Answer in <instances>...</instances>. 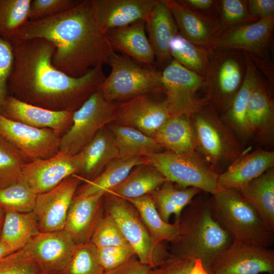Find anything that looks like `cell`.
<instances>
[{
    "label": "cell",
    "mask_w": 274,
    "mask_h": 274,
    "mask_svg": "<svg viewBox=\"0 0 274 274\" xmlns=\"http://www.w3.org/2000/svg\"><path fill=\"white\" fill-rule=\"evenodd\" d=\"M243 52L213 49L204 78L211 102L217 112L224 113L230 107L245 78Z\"/></svg>",
    "instance_id": "8"
},
{
    "label": "cell",
    "mask_w": 274,
    "mask_h": 274,
    "mask_svg": "<svg viewBox=\"0 0 274 274\" xmlns=\"http://www.w3.org/2000/svg\"><path fill=\"white\" fill-rule=\"evenodd\" d=\"M152 268L135 257L115 268L105 271L104 274H148Z\"/></svg>",
    "instance_id": "50"
},
{
    "label": "cell",
    "mask_w": 274,
    "mask_h": 274,
    "mask_svg": "<svg viewBox=\"0 0 274 274\" xmlns=\"http://www.w3.org/2000/svg\"><path fill=\"white\" fill-rule=\"evenodd\" d=\"M15 251L8 244L0 239V260Z\"/></svg>",
    "instance_id": "53"
},
{
    "label": "cell",
    "mask_w": 274,
    "mask_h": 274,
    "mask_svg": "<svg viewBox=\"0 0 274 274\" xmlns=\"http://www.w3.org/2000/svg\"><path fill=\"white\" fill-rule=\"evenodd\" d=\"M90 242L96 248L128 244L115 221L107 213L99 221Z\"/></svg>",
    "instance_id": "42"
},
{
    "label": "cell",
    "mask_w": 274,
    "mask_h": 274,
    "mask_svg": "<svg viewBox=\"0 0 274 274\" xmlns=\"http://www.w3.org/2000/svg\"><path fill=\"white\" fill-rule=\"evenodd\" d=\"M219 18L223 29L257 21L249 12L247 0L219 1Z\"/></svg>",
    "instance_id": "43"
},
{
    "label": "cell",
    "mask_w": 274,
    "mask_h": 274,
    "mask_svg": "<svg viewBox=\"0 0 274 274\" xmlns=\"http://www.w3.org/2000/svg\"><path fill=\"white\" fill-rule=\"evenodd\" d=\"M189 9L199 14L219 18V1L217 0H179Z\"/></svg>",
    "instance_id": "49"
},
{
    "label": "cell",
    "mask_w": 274,
    "mask_h": 274,
    "mask_svg": "<svg viewBox=\"0 0 274 274\" xmlns=\"http://www.w3.org/2000/svg\"><path fill=\"white\" fill-rule=\"evenodd\" d=\"M10 43L14 62L8 90L25 102L51 110L75 111L99 89L106 77L102 65L79 77L57 69L52 63L55 47L44 39Z\"/></svg>",
    "instance_id": "1"
},
{
    "label": "cell",
    "mask_w": 274,
    "mask_h": 274,
    "mask_svg": "<svg viewBox=\"0 0 274 274\" xmlns=\"http://www.w3.org/2000/svg\"><path fill=\"white\" fill-rule=\"evenodd\" d=\"M201 192L195 187L176 186L166 181L150 195L161 219L169 223L172 215L178 222L183 211Z\"/></svg>",
    "instance_id": "30"
},
{
    "label": "cell",
    "mask_w": 274,
    "mask_h": 274,
    "mask_svg": "<svg viewBox=\"0 0 274 274\" xmlns=\"http://www.w3.org/2000/svg\"><path fill=\"white\" fill-rule=\"evenodd\" d=\"M274 165V152L258 148L243 154L219 174L218 190L239 189Z\"/></svg>",
    "instance_id": "24"
},
{
    "label": "cell",
    "mask_w": 274,
    "mask_h": 274,
    "mask_svg": "<svg viewBox=\"0 0 274 274\" xmlns=\"http://www.w3.org/2000/svg\"><path fill=\"white\" fill-rule=\"evenodd\" d=\"M40 232L33 211L21 213L8 210L5 211L0 239L16 251L22 249Z\"/></svg>",
    "instance_id": "36"
},
{
    "label": "cell",
    "mask_w": 274,
    "mask_h": 274,
    "mask_svg": "<svg viewBox=\"0 0 274 274\" xmlns=\"http://www.w3.org/2000/svg\"><path fill=\"white\" fill-rule=\"evenodd\" d=\"M206 270L208 274H274V251L233 242Z\"/></svg>",
    "instance_id": "13"
},
{
    "label": "cell",
    "mask_w": 274,
    "mask_h": 274,
    "mask_svg": "<svg viewBox=\"0 0 274 274\" xmlns=\"http://www.w3.org/2000/svg\"><path fill=\"white\" fill-rule=\"evenodd\" d=\"M104 197L106 213L115 221L141 262L154 268L170 257L162 244L158 247L154 245L137 210L130 202L112 194L106 193Z\"/></svg>",
    "instance_id": "7"
},
{
    "label": "cell",
    "mask_w": 274,
    "mask_h": 274,
    "mask_svg": "<svg viewBox=\"0 0 274 274\" xmlns=\"http://www.w3.org/2000/svg\"><path fill=\"white\" fill-rule=\"evenodd\" d=\"M25 161L16 149L0 136V188L20 178Z\"/></svg>",
    "instance_id": "40"
},
{
    "label": "cell",
    "mask_w": 274,
    "mask_h": 274,
    "mask_svg": "<svg viewBox=\"0 0 274 274\" xmlns=\"http://www.w3.org/2000/svg\"><path fill=\"white\" fill-rule=\"evenodd\" d=\"M126 199L137 210L155 247L164 242L171 243L175 239L179 232V221L174 223L164 222L159 215L150 194Z\"/></svg>",
    "instance_id": "34"
},
{
    "label": "cell",
    "mask_w": 274,
    "mask_h": 274,
    "mask_svg": "<svg viewBox=\"0 0 274 274\" xmlns=\"http://www.w3.org/2000/svg\"><path fill=\"white\" fill-rule=\"evenodd\" d=\"M249 12L257 21L274 15L273 0H247Z\"/></svg>",
    "instance_id": "51"
},
{
    "label": "cell",
    "mask_w": 274,
    "mask_h": 274,
    "mask_svg": "<svg viewBox=\"0 0 274 274\" xmlns=\"http://www.w3.org/2000/svg\"><path fill=\"white\" fill-rule=\"evenodd\" d=\"M0 136L30 161L47 158L59 151L60 136L56 131L39 128L10 119L0 113Z\"/></svg>",
    "instance_id": "12"
},
{
    "label": "cell",
    "mask_w": 274,
    "mask_h": 274,
    "mask_svg": "<svg viewBox=\"0 0 274 274\" xmlns=\"http://www.w3.org/2000/svg\"><path fill=\"white\" fill-rule=\"evenodd\" d=\"M76 155L79 163L80 173L88 179L91 178V180L97 176L110 162L119 158L113 136L105 127L101 128Z\"/></svg>",
    "instance_id": "29"
},
{
    "label": "cell",
    "mask_w": 274,
    "mask_h": 274,
    "mask_svg": "<svg viewBox=\"0 0 274 274\" xmlns=\"http://www.w3.org/2000/svg\"><path fill=\"white\" fill-rule=\"evenodd\" d=\"M195 260L172 255L152 268L148 274H189Z\"/></svg>",
    "instance_id": "48"
},
{
    "label": "cell",
    "mask_w": 274,
    "mask_h": 274,
    "mask_svg": "<svg viewBox=\"0 0 274 274\" xmlns=\"http://www.w3.org/2000/svg\"><path fill=\"white\" fill-rule=\"evenodd\" d=\"M37 194L18 179L0 188V208L6 211L21 213L33 211Z\"/></svg>",
    "instance_id": "39"
},
{
    "label": "cell",
    "mask_w": 274,
    "mask_h": 274,
    "mask_svg": "<svg viewBox=\"0 0 274 274\" xmlns=\"http://www.w3.org/2000/svg\"><path fill=\"white\" fill-rule=\"evenodd\" d=\"M41 271L36 262L22 249L0 260V274H38Z\"/></svg>",
    "instance_id": "44"
},
{
    "label": "cell",
    "mask_w": 274,
    "mask_h": 274,
    "mask_svg": "<svg viewBox=\"0 0 274 274\" xmlns=\"http://www.w3.org/2000/svg\"><path fill=\"white\" fill-rule=\"evenodd\" d=\"M5 211L0 208V239L1 237L2 227L5 217Z\"/></svg>",
    "instance_id": "55"
},
{
    "label": "cell",
    "mask_w": 274,
    "mask_h": 274,
    "mask_svg": "<svg viewBox=\"0 0 274 274\" xmlns=\"http://www.w3.org/2000/svg\"><path fill=\"white\" fill-rule=\"evenodd\" d=\"M108 64L110 74L99 89L107 100L121 101L141 95L162 93L161 71L156 66L144 65L115 51Z\"/></svg>",
    "instance_id": "6"
},
{
    "label": "cell",
    "mask_w": 274,
    "mask_h": 274,
    "mask_svg": "<svg viewBox=\"0 0 274 274\" xmlns=\"http://www.w3.org/2000/svg\"><path fill=\"white\" fill-rule=\"evenodd\" d=\"M116 104L107 100L99 89L74 112L72 125L60 139L59 150L70 155L79 153L107 124L113 122Z\"/></svg>",
    "instance_id": "10"
},
{
    "label": "cell",
    "mask_w": 274,
    "mask_h": 274,
    "mask_svg": "<svg viewBox=\"0 0 274 274\" xmlns=\"http://www.w3.org/2000/svg\"><path fill=\"white\" fill-rule=\"evenodd\" d=\"M179 32L191 43L213 49L223 28L219 18L194 11L179 0H166Z\"/></svg>",
    "instance_id": "20"
},
{
    "label": "cell",
    "mask_w": 274,
    "mask_h": 274,
    "mask_svg": "<svg viewBox=\"0 0 274 274\" xmlns=\"http://www.w3.org/2000/svg\"><path fill=\"white\" fill-rule=\"evenodd\" d=\"M196 150L219 174L245 153L242 142L210 102L190 115Z\"/></svg>",
    "instance_id": "5"
},
{
    "label": "cell",
    "mask_w": 274,
    "mask_h": 274,
    "mask_svg": "<svg viewBox=\"0 0 274 274\" xmlns=\"http://www.w3.org/2000/svg\"><path fill=\"white\" fill-rule=\"evenodd\" d=\"M80 181V178L74 175L52 189L37 194L33 211L37 217L40 231L64 229L68 211Z\"/></svg>",
    "instance_id": "17"
},
{
    "label": "cell",
    "mask_w": 274,
    "mask_h": 274,
    "mask_svg": "<svg viewBox=\"0 0 274 274\" xmlns=\"http://www.w3.org/2000/svg\"><path fill=\"white\" fill-rule=\"evenodd\" d=\"M162 93L173 114L191 115L211 102L203 77L174 59L161 71Z\"/></svg>",
    "instance_id": "9"
},
{
    "label": "cell",
    "mask_w": 274,
    "mask_h": 274,
    "mask_svg": "<svg viewBox=\"0 0 274 274\" xmlns=\"http://www.w3.org/2000/svg\"><path fill=\"white\" fill-rule=\"evenodd\" d=\"M14 62L13 46L0 37V113L8 95V82Z\"/></svg>",
    "instance_id": "47"
},
{
    "label": "cell",
    "mask_w": 274,
    "mask_h": 274,
    "mask_svg": "<svg viewBox=\"0 0 274 274\" xmlns=\"http://www.w3.org/2000/svg\"><path fill=\"white\" fill-rule=\"evenodd\" d=\"M74 112L48 109L9 95L1 113L12 120L37 128L50 129L59 134L72 124Z\"/></svg>",
    "instance_id": "22"
},
{
    "label": "cell",
    "mask_w": 274,
    "mask_h": 274,
    "mask_svg": "<svg viewBox=\"0 0 274 274\" xmlns=\"http://www.w3.org/2000/svg\"><path fill=\"white\" fill-rule=\"evenodd\" d=\"M148 164L145 157L127 159L120 158L110 162L105 169L94 179L87 181L76 193L85 195L105 194L110 189L121 183L136 166Z\"/></svg>",
    "instance_id": "35"
},
{
    "label": "cell",
    "mask_w": 274,
    "mask_h": 274,
    "mask_svg": "<svg viewBox=\"0 0 274 274\" xmlns=\"http://www.w3.org/2000/svg\"><path fill=\"white\" fill-rule=\"evenodd\" d=\"M150 94L119 101L116 105L114 124L135 128L153 137L173 114L165 98L156 100Z\"/></svg>",
    "instance_id": "15"
},
{
    "label": "cell",
    "mask_w": 274,
    "mask_h": 274,
    "mask_svg": "<svg viewBox=\"0 0 274 274\" xmlns=\"http://www.w3.org/2000/svg\"><path fill=\"white\" fill-rule=\"evenodd\" d=\"M105 194H76L70 207L64 230L76 245L90 241L102 216V203Z\"/></svg>",
    "instance_id": "21"
},
{
    "label": "cell",
    "mask_w": 274,
    "mask_h": 274,
    "mask_svg": "<svg viewBox=\"0 0 274 274\" xmlns=\"http://www.w3.org/2000/svg\"><path fill=\"white\" fill-rule=\"evenodd\" d=\"M64 274H104L96 254V247L90 242L77 245Z\"/></svg>",
    "instance_id": "41"
},
{
    "label": "cell",
    "mask_w": 274,
    "mask_h": 274,
    "mask_svg": "<svg viewBox=\"0 0 274 274\" xmlns=\"http://www.w3.org/2000/svg\"><path fill=\"white\" fill-rule=\"evenodd\" d=\"M213 49L197 46L179 32L172 38L169 52L172 59L204 77Z\"/></svg>",
    "instance_id": "37"
},
{
    "label": "cell",
    "mask_w": 274,
    "mask_h": 274,
    "mask_svg": "<svg viewBox=\"0 0 274 274\" xmlns=\"http://www.w3.org/2000/svg\"><path fill=\"white\" fill-rule=\"evenodd\" d=\"M243 198L260 214L274 229V169L262 175L238 189Z\"/></svg>",
    "instance_id": "32"
},
{
    "label": "cell",
    "mask_w": 274,
    "mask_h": 274,
    "mask_svg": "<svg viewBox=\"0 0 274 274\" xmlns=\"http://www.w3.org/2000/svg\"><path fill=\"white\" fill-rule=\"evenodd\" d=\"M166 180L155 167L149 164L139 165L119 184L106 193L125 199L134 198L150 194Z\"/></svg>",
    "instance_id": "33"
},
{
    "label": "cell",
    "mask_w": 274,
    "mask_h": 274,
    "mask_svg": "<svg viewBox=\"0 0 274 274\" xmlns=\"http://www.w3.org/2000/svg\"><path fill=\"white\" fill-rule=\"evenodd\" d=\"M270 88L263 77L250 93L247 116L252 136L271 138L274 131V104Z\"/></svg>",
    "instance_id": "27"
},
{
    "label": "cell",
    "mask_w": 274,
    "mask_h": 274,
    "mask_svg": "<svg viewBox=\"0 0 274 274\" xmlns=\"http://www.w3.org/2000/svg\"><path fill=\"white\" fill-rule=\"evenodd\" d=\"M76 244L64 230L40 231L22 248L41 271H63Z\"/></svg>",
    "instance_id": "18"
},
{
    "label": "cell",
    "mask_w": 274,
    "mask_h": 274,
    "mask_svg": "<svg viewBox=\"0 0 274 274\" xmlns=\"http://www.w3.org/2000/svg\"><path fill=\"white\" fill-rule=\"evenodd\" d=\"M208 203L213 217L234 242L266 248L273 244L274 229L237 189L218 190Z\"/></svg>",
    "instance_id": "4"
},
{
    "label": "cell",
    "mask_w": 274,
    "mask_h": 274,
    "mask_svg": "<svg viewBox=\"0 0 274 274\" xmlns=\"http://www.w3.org/2000/svg\"><path fill=\"white\" fill-rule=\"evenodd\" d=\"M32 0H0V37L9 40L29 19Z\"/></svg>",
    "instance_id": "38"
},
{
    "label": "cell",
    "mask_w": 274,
    "mask_h": 274,
    "mask_svg": "<svg viewBox=\"0 0 274 274\" xmlns=\"http://www.w3.org/2000/svg\"><path fill=\"white\" fill-rule=\"evenodd\" d=\"M148 164L157 169L166 181L184 187H195L215 193L218 190L219 174L200 157L169 152L145 157Z\"/></svg>",
    "instance_id": "11"
},
{
    "label": "cell",
    "mask_w": 274,
    "mask_h": 274,
    "mask_svg": "<svg viewBox=\"0 0 274 274\" xmlns=\"http://www.w3.org/2000/svg\"><path fill=\"white\" fill-rule=\"evenodd\" d=\"M108 128L113 136L120 158L146 157L164 150L153 137L135 128L115 124Z\"/></svg>",
    "instance_id": "31"
},
{
    "label": "cell",
    "mask_w": 274,
    "mask_h": 274,
    "mask_svg": "<svg viewBox=\"0 0 274 274\" xmlns=\"http://www.w3.org/2000/svg\"><path fill=\"white\" fill-rule=\"evenodd\" d=\"M274 15L224 29L213 49L237 50L269 60L273 44Z\"/></svg>",
    "instance_id": "14"
},
{
    "label": "cell",
    "mask_w": 274,
    "mask_h": 274,
    "mask_svg": "<svg viewBox=\"0 0 274 274\" xmlns=\"http://www.w3.org/2000/svg\"><path fill=\"white\" fill-rule=\"evenodd\" d=\"M38 274H64L62 271H41Z\"/></svg>",
    "instance_id": "56"
},
{
    "label": "cell",
    "mask_w": 274,
    "mask_h": 274,
    "mask_svg": "<svg viewBox=\"0 0 274 274\" xmlns=\"http://www.w3.org/2000/svg\"><path fill=\"white\" fill-rule=\"evenodd\" d=\"M112 49L148 66H156L153 48L146 33L145 21L110 30L106 34Z\"/></svg>",
    "instance_id": "26"
},
{
    "label": "cell",
    "mask_w": 274,
    "mask_h": 274,
    "mask_svg": "<svg viewBox=\"0 0 274 274\" xmlns=\"http://www.w3.org/2000/svg\"><path fill=\"white\" fill-rule=\"evenodd\" d=\"M251 59L261 73L269 87L273 86L274 83L273 67L269 60L260 58L248 53Z\"/></svg>",
    "instance_id": "52"
},
{
    "label": "cell",
    "mask_w": 274,
    "mask_h": 274,
    "mask_svg": "<svg viewBox=\"0 0 274 274\" xmlns=\"http://www.w3.org/2000/svg\"><path fill=\"white\" fill-rule=\"evenodd\" d=\"M145 23L155 54L156 67L162 71L173 59L169 44L179 32L166 0H158Z\"/></svg>",
    "instance_id": "23"
},
{
    "label": "cell",
    "mask_w": 274,
    "mask_h": 274,
    "mask_svg": "<svg viewBox=\"0 0 274 274\" xmlns=\"http://www.w3.org/2000/svg\"><path fill=\"white\" fill-rule=\"evenodd\" d=\"M81 0H32L29 21H37L68 10Z\"/></svg>",
    "instance_id": "45"
},
{
    "label": "cell",
    "mask_w": 274,
    "mask_h": 274,
    "mask_svg": "<svg viewBox=\"0 0 274 274\" xmlns=\"http://www.w3.org/2000/svg\"><path fill=\"white\" fill-rule=\"evenodd\" d=\"M158 0H91L100 30L108 31L145 21Z\"/></svg>",
    "instance_id": "19"
},
{
    "label": "cell",
    "mask_w": 274,
    "mask_h": 274,
    "mask_svg": "<svg viewBox=\"0 0 274 274\" xmlns=\"http://www.w3.org/2000/svg\"><path fill=\"white\" fill-rule=\"evenodd\" d=\"M79 173L80 167L76 155L59 150L52 157L26 163L19 179L38 194L52 189L66 178Z\"/></svg>",
    "instance_id": "16"
},
{
    "label": "cell",
    "mask_w": 274,
    "mask_h": 274,
    "mask_svg": "<svg viewBox=\"0 0 274 274\" xmlns=\"http://www.w3.org/2000/svg\"><path fill=\"white\" fill-rule=\"evenodd\" d=\"M41 38L55 47L52 63L66 74L79 77L108 64L114 52L95 20L91 0L51 17L28 21L9 42Z\"/></svg>",
    "instance_id": "2"
},
{
    "label": "cell",
    "mask_w": 274,
    "mask_h": 274,
    "mask_svg": "<svg viewBox=\"0 0 274 274\" xmlns=\"http://www.w3.org/2000/svg\"><path fill=\"white\" fill-rule=\"evenodd\" d=\"M233 242L215 220L208 199L197 195L183 211L179 232L172 242V255L200 260L206 269Z\"/></svg>",
    "instance_id": "3"
},
{
    "label": "cell",
    "mask_w": 274,
    "mask_h": 274,
    "mask_svg": "<svg viewBox=\"0 0 274 274\" xmlns=\"http://www.w3.org/2000/svg\"><path fill=\"white\" fill-rule=\"evenodd\" d=\"M189 274H208L206 269L203 267L201 261L196 260Z\"/></svg>",
    "instance_id": "54"
},
{
    "label": "cell",
    "mask_w": 274,
    "mask_h": 274,
    "mask_svg": "<svg viewBox=\"0 0 274 274\" xmlns=\"http://www.w3.org/2000/svg\"><path fill=\"white\" fill-rule=\"evenodd\" d=\"M97 260L105 271L115 268L136 257L129 244L96 248Z\"/></svg>",
    "instance_id": "46"
},
{
    "label": "cell",
    "mask_w": 274,
    "mask_h": 274,
    "mask_svg": "<svg viewBox=\"0 0 274 274\" xmlns=\"http://www.w3.org/2000/svg\"><path fill=\"white\" fill-rule=\"evenodd\" d=\"M243 53L246 62L243 82L229 108L220 116L222 121L242 142L247 141L253 136L247 120L248 101L252 90L264 77L248 53Z\"/></svg>",
    "instance_id": "25"
},
{
    "label": "cell",
    "mask_w": 274,
    "mask_h": 274,
    "mask_svg": "<svg viewBox=\"0 0 274 274\" xmlns=\"http://www.w3.org/2000/svg\"><path fill=\"white\" fill-rule=\"evenodd\" d=\"M153 138L167 152L200 157L196 150L189 115L172 116L156 132Z\"/></svg>",
    "instance_id": "28"
}]
</instances>
